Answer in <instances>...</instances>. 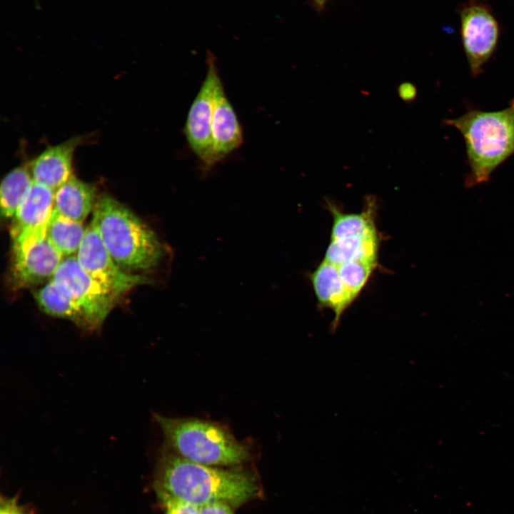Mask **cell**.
<instances>
[{
  "mask_svg": "<svg viewBox=\"0 0 514 514\" xmlns=\"http://www.w3.org/2000/svg\"><path fill=\"white\" fill-rule=\"evenodd\" d=\"M155 485L198 506L216 502L239 506L258 493L248 471L196 463L168 451L159 461Z\"/></svg>",
  "mask_w": 514,
  "mask_h": 514,
  "instance_id": "1",
  "label": "cell"
},
{
  "mask_svg": "<svg viewBox=\"0 0 514 514\" xmlns=\"http://www.w3.org/2000/svg\"><path fill=\"white\" fill-rule=\"evenodd\" d=\"M91 223L111 257L124 271H148L163 256V246L153 230L109 194L98 197Z\"/></svg>",
  "mask_w": 514,
  "mask_h": 514,
  "instance_id": "2",
  "label": "cell"
},
{
  "mask_svg": "<svg viewBox=\"0 0 514 514\" xmlns=\"http://www.w3.org/2000/svg\"><path fill=\"white\" fill-rule=\"evenodd\" d=\"M444 122L458 129L465 140L470 168L466 188L488 182L494 171L514 155V99L504 109H469Z\"/></svg>",
  "mask_w": 514,
  "mask_h": 514,
  "instance_id": "3",
  "label": "cell"
},
{
  "mask_svg": "<svg viewBox=\"0 0 514 514\" xmlns=\"http://www.w3.org/2000/svg\"><path fill=\"white\" fill-rule=\"evenodd\" d=\"M167 445L192 462L211 466H231L250 458L246 447L220 425L193 418L154 416Z\"/></svg>",
  "mask_w": 514,
  "mask_h": 514,
  "instance_id": "4",
  "label": "cell"
},
{
  "mask_svg": "<svg viewBox=\"0 0 514 514\" xmlns=\"http://www.w3.org/2000/svg\"><path fill=\"white\" fill-rule=\"evenodd\" d=\"M463 49L473 76L495 53L500 36L498 22L491 9L480 0H468L458 9Z\"/></svg>",
  "mask_w": 514,
  "mask_h": 514,
  "instance_id": "5",
  "label": "cell"
},
{
  "mask_svg": "<svg viewBox=\"0 0 514 514\" xmlns=\"http://www.w3.org/2000/svg\"><path fill=\"white\" fill-rule=\"evenodd\" d=\"M76 257L81 267L116 298L137 286L151 282L146 277L122 270L108 253L91 223L86 229Z\"/></svg>",
  "mask_w": 514,
  "mask_h": 514,
  "instance_id": "6",
  "label": "cell"
},
{
  "mask_svg": "<svg viewBox=\"0 0 514 514\" xmlns=\"http://www.w3.org/2000/svg\"><path fill=\"white\" fill-rule=\"evenodd\" d=\"M51 280L81 305L99 328L114 307L117 298L91 277L76 256L64 258Z\"/></svg>",
  "mask_w": 514,
  "mask_h": 514,
  "instance_id": "7",
  "label": "cell"
},
{
  "mask_svg": "<svg viewBox=\"0 0 514 514\" xmlns=\"http://www.w3.org/2000/svg\"><path fill=\"white\" fill-rule=\"evenodd\" d=\"M208 69L201 86L188 112L184 133L194 154L206 167L213 166L212 118L213 94L220 78L213 57H209Z\"/></svg>",
  "mask_w": 514,
  "mask_h": 514,
  "instance_id": "8",
  "label": "cell"
},
{
  "mask_svg": "<svg viewBox=\"0 0 514 514\" xmlns=\"http://www.w3.org/2000/svg\"><path fill=\"white\" fill-rule=\"evenodd\" d=\"M54 191L34 181L12 218L10 235L16 250L46 234L54 211Z\"/></svg>",
  "mask_w": 514,
  "mask_h": 514,
  "instance_id": "9",
  "label": "cell"
},
{
  "mask_svg": "<svg viewBox=\"0 0 514 514\" xmlns=\"http://www.w3.org/2000/svg\"><path fill=\"white\" fill-rule=\"evenodd\" d=\"M14 254L13 277L17 286L21 287L51 280L64 259L46 234L14 251Z\"/></svg>",
  "mask_w": 514,
  "mask_h": 514,
  "instance_id": "10",
  "label": "cell"
},
{
  "mask_svg": "<svg viewBox=\"0 0 514 514\" xmlns=\"http://www.w3.org/2000/svg\"><path fill=\"white\" fill-rule=\"evenodd\" d=\"M243 130L235 110L225 93L221 78L213 94L212 118L213 166L237 149L243 143Z\"/></svg>",
  "mask_w": 514,
  "mask_h": 514,
  "instance_id": "11",
  "label": "cell"
},
{
  "mask_svg": "<svg viewBox=\"0 0 514 514\" xmlns=\"http://www.w3.org/2000/svg\"><path fill=\"white\" fill-rule=\"evenodd\" d=\"M80 141L79 137H73L45 148L29 164L34 181L55 192L73 176L74 154Z\"/></svg>",
  "mask_w": 514,
  "mask_h": 514,
  "instance_id": "12",
  "label": "cell"
},
{
  "mask_svg": "<svg viewBox=\"0 0 514 514\" xmlns=\"http://www.w3.org/2000/svg\"><path fill=\"white\" fill-rule=\"evenodd\" d=\"M311 281L320 304L334 312L332 323L334 330L338 326L341 314L355 298L344 285L338 266L325 260L312 273Z\"/></svg>",
  "mask_w": 514,
  "mask_h": 514,
  "instance_id": "13",
  "label": "cell"
},
{
  "mask_svg": "<svg viewBox=\"0 0 514 514\" xmlns=\"http://www.w3.org/2000/svg\"><path fill=\"white\" fill-rule=\"evenodd\" d=\"M34 297L39 308L48 315L69 320L86 331L99 328L81 305L52 280L38 289Z\"/></svg>",
  "mask_w": 514,
  "mask_h": 514,
  "instance_id": "14",
  "label": "cell"
},
{
  "mask_svg": "<svg viewBox=\"0 0 514 514\" xmlns=\"http://www.w3.org/2000/svg\"><path fill=\"white\" fill-rule=\"evenodd\" d=\"M96 188L72 176L54 193V210L61 216L81 222L97 201Z\"/></svg>",
  "mask_w": 514,
  "mask_h": 514,
  "instance_id": "15",
  "label": "cell"
},
{
  "mask_svg": "<svg viewBox=\"0 0 514 514\" xmlns=\"http://www.w3.org/2000/svg\"><path fill=\"white\" fill-rule=\"evenodd\" d=\"M377 236L331 239L324 260L336 266L353 261L377 263Z\"/></svg>",
  "mask_w": 514,
  "mask_h": 514,
  "instance_id": "16",
  "label": "cell"
},
{
  "mask_svg": "<svg viewBox=\"0 0 514 514\" xmlns=\"http://www.w3.org/2000/svg\"><path fill=\"white\" fill-rule=\"evenodd\" d=\"M86 229L83 223L64 217L53 211L46 227V236L63 256L77 253Z\"/></svg>",
  "mask_w": 514,
  "mask_h": 514,
  "instance_id": "17",
  "label": "cell"
},
{
  "mask_svg": "<svg viewBox=\"0 0 514 514\" xmlns=\"http://www.w3.org/2000/svg\"><path fill=\"white\" fill-rule=\"evenodd\" d=\"M375 199H368L366 210L358 213H344L331 206L333 213L331 238L377 236L373 215Z\"/></svg>",
  "mask_w": 514,
  "mask_h": 514,
  "instance_id": "18",
  "label": "cell"
},
{
  "mask_svg": "<svg viewBox=\"0 0 514 514\" xmlns=\"http://www.w3.org/2000/svg\"><path fill=\"white\" fill-rule=\"evenodd\" d=\"M33 183L31 172L26 166L16 167L6 173L0 186L2 217L13 218Z\"/></svg>",
  "mask_w": 514,
  "mask_h": 514,
  "instance_id": "19",
  "label": "cell"
},
{
  "mask_svg": "<svg viewBox=\"0 0 514 514\" xmlns=\"http://www.w3.org/2000/svg\"><path fill=\"white\" fill-rule=\"evenodd\" d=\"M376 263L366 261H353L338 266L344 285L354 298L365 286Z\"/></svg>",
  "mask_w": 514,
  "mask_h": 514,
  "instance_id": "20",
  "label": "cell"
},
{
  "mask_svg": "<svg viewBox=\"0 0 514 514\" xmlns=\"http://www.w3.org/2000/svg\"><path fill=\"white\" fill-rule=\"evenodd\" d=\"M156 493L164 514H198L199 506L155 486Z\"/></svg>",
  "mask_w": 514,
  "mask_h": 514,
  "instance_id": "21",
  "label": "cell"
},
{
  "mask_svg": "<svg viewBox=\"0 0 514 514\" xmlns=\"http://www.w3.org/2000/svg\"><path fill=\"white\" fill-rule=\"evenodd\" d=\"M0 514H29L21 506L15 498L1 497L0 503Z\"/></svg>",
  "mask_w": 514,
  "mask_h": 514,
  "instance_id": "22",
  "label": "cell"
},
{
  "mask_svg": "<svg viewBox=\"0 0 514 514\" xmlns=\"http://www.w3.org/2000/svg\"><path fill=\"white\" fill-rule=\"evenodd\" d=\"M198 514H233V512L229 504L216 502L199 506Z\"/></svg>",
  "mask_w": 514,
  "mask_h": 514,
  "instance_id": "23",
  "label": "cell"
},
{
  "mask_svg": "<svg viewBox=\"0 0 514 514\" xmlns=\"http://www.w3.org/2000/svg\"><path fill=\"white\" fill-rule=\"evenodd\" d=\"M398 93L405 102L412 103L417 96V89L412 83L403 82L398 86Z\"/></svg>",
  "mask_w": 514,
  "mask_h": 514,
  "instance_id": "24",
  "label": "cell"
},
{
  "mask_svg": "<svg viewBox=\"0 0 514 514\" xmlns=\"http://www.w3.org/2000/svg\"><path fill=\"white\" fill-rule=\"evenodd\" d=\"M314 1L318 6H323L326 1V0H314Z\"/></svg>",
  "mask_w": 514,
  "mask_h": 514,
  "instance_id": "25",
  "label": "cell"
}]
</instances>
